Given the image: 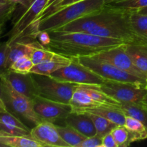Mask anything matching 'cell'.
I'll return each mask as SVG.
<instances>
[{
	"mask_svg": "<svg viewBox=\"0 0 147 147\" xmlns=\"http://www.w3.org/2000/svg\"><path fill=\"white\" fill-rule=\"evenodd\" d=\"M57 53L45 47L40 46L37 47L31 55V59L34 65L40 64L53 59Z\"/></svg>",
	"mask_w": 147,
	"mask_h": 147,
	"instance_id": "cell-29",
	"label": "cell"
},
{
	"mask_svg": "<svg viewBox=\"0 0 147 147\" xmlns=\"http://www.w3.org/2000/svg\"><path fill=\"white\" fill-rule=\"evenodd\" d=\"M125 49L134 65L147 77V46L126 43Z\"/></svg>",
	"mask_w": 147,
	"mask_h": 147,
	"instance_id": "cell-19",
	"label": "cell"
},
{
	"mask_svg": "<svg viewBox=\"0 0 147 147\" xmlns=\"http://www.w3.org/2000/svg\"><path fill=\"white\" fill-rule=\"evenodd\" d=\"M9 111L8 109H7L5 103L0 98V111Z\"/></svg>",
	"mask_w": 147,
	"mask_h": 147,
	"instance_id": "cell-39",
	"label": "cell"
},
{
	"mask_svg": "<svg viewBox=\"0 0 147 147\" xmlns=\"http://www.w3.org/2000/svg\"><path fill=\"white\" fill-rule=\"evenodd\" d=\"M0 79L2 83L4 92L3 100L7 109L9 107L13 112L34 126L42 121L34 110L32 100L16 91L4 77H0Z\"/></svg>",
	"mask_w": 147,
	"mask_h": 147,
	"instance_id": "cell-7",
	"label": "cell"
},
{
	"mask_svg": "<svg viewBox=\"0 0 147 147\" xmlns=\"http://www.w3.org/2000/svg\"><path fill=\"white\" fill-rule=\"evenodd\" d=\"M65 124H68L87 137L96 136L94 123L87 113L73 112L65 120Z\"/></svg>",
	"mask_w": 147,
	"mask_h": 147,
	"instance_id": "cell-16",
	"label": "cell"
},
{
	"mask_svg": "<svg viewBox=\"0 0 147 147\" xmlns=\"http://www.w3.org/2000/svg\"><path fill=\"white\" fill-rule=\"evenodd\" d=\"M34 110L42 121L56 123L63 121L71 113L72 108L70 104L59 103L37 96L32 100Z\"/></svg>",
	"mask_w": 147,
	"mask_h": 147,
	"instance_id": "cell-9",
	"label": "cell"
},
{
	"mask_svg": "<svg viewBox=\"0 0 147 147\" xmlns=\"http://www.w3.org/2000/svg\"><path fill=\"white\" fill-rule=\"evenodd\" d=\"M10 44L8 40L0 42V77L7 71V60L9 52Z\"/></svg>",
	"mask_w": 147,
	"mask_h": 147,
	"instance_id": "cell-31",
	"label": "cell"
},
{
	"mask_svg": "<svg viewBox=\"0 0 147 147\" xmlns=\"http://www.w3.org/2000/svg\"><path fill=\"white\" fill-rule=\"evenodd\" d=\"M71 59L70 64L56 70L50 76L59 81L78 85L100 86L104 82L103 78L81 64L77 57Z\"/></svg>",
	"mask_w": 147,
	"mask_h": 147,
	"instance_id": "cell-5",
	"label": "cell"
},
{
	"mask_svg": "<svg viewBox=\"0 0 147 147\" xmlns=\"http://www.w3.org/2000/svg\"><path fill=\"white\" fill-rule=\"evenodd\" d=\"M73 112L93 113V114L98 115L111 121L117 126H124L126 116L124 113L121 110L120 107H114V106H105V105L98 106V107L82 109V110Z\"/></svg>",
	"mask_w": 147,
	"mask_h": 147,
	"instance_id": "cell-17",
	"label": "cell"
},
{
	"mask_svg": "<svg viewBox=\"0 0 147 147\" xmlns=\"http://www.w3.org/2000/svg\"><path fill=\"white\" fill-rule=\"evenodd\" d=\"M92 57L108 62L123 71L128 72L134 76L147 80L146 76L142 73L133 63L130 56L125 49V44L105 50Z\"/></svg>",
	"mask_w": 147,
	"mask_h": 147,
	"instance_id": "cell-11",
	"label": "cell"
},
{
	"mask_svg": "<svg viewBox=\"0 0 147 147\" xmlns=\"http://www.w3.org/2000/svg\"><path fill=\"white\" fill-rule=\"evenodd\" d=\"M136 11L138 13V14H144V15H147V7L139 9H136Z\"/></svg>",
	"mask_w": 147,
	"mask_h": 147,
	"instance_id": "cell-40",
	"label": "cell"
},
{
	"mask_svg": "<svg viewBox=\"0 0 147 147\" xmlns=\"http://www.w3.org/2000/svg\"><path fill=\"white\" fill-rule=\"evenodd\" d=\"M124 126L130 133L133 142L147 139L146 127L138 119L126 116Z\"/></svg>",
	"mask_w": 147,
	"mask_h": 147,
	"instance_id": "cell-25",
	"label": "cell"
},
{
	"mask_svg": "<svg viewBox=\"0 0 147 147\" xmlns=\"http://www.w3.org/2000/svg\"><path fill=\"white\" fill-rule=\"evenodd\" d=\"M102 138L97 134L91 137H87L78 147H102Z\"/></svg>",
	"mask_w": 147,
	"mask_h": 147,
	"instance_id": "cell-33",
	"label": "cell"
},
{
	"mask_svg": "<svg viewBox=\"0 0 147 147\" xmlns=\"http://www.w3.org/2000/svg\"><path fill=\"white\" fill-rule=\"evenodd\" d=\"M3 33V27H0V38H1V36Z\"/></svg>",
	"mask_w": 147,
	"mask_h": 147,
	"instance_id": "cell-44",
	"label": "cell"
},
{
	"mask_svg": "<svg viewBox=\"0 0 147 147\" xmlns=\"http://www.w3.org/2000/svg\"><path fill=\"white\" fill-rule=\"evenodd\" d=\"M0 2L1 3H7V2H9V0H0ZM11 2V1H10Z\"/></svg>",
	"mask_w": 147,
	"mask_h": 147,
	"instance_id": "cell-45",
	"label": "cell"
},
{
	"mask_svg": "<svg viewBox=\"0 0 147 147\" xmlns=\"http://www.w3.org/2000/svg\"><path fill=\"white\" fill-rule=\"evenodd\" d=\"M96 87L120 103H142L147 93L146 86L109 80Z\"/></svg>",
	"mask_w": 147,
	"mask_h": 147,
	"instance_id": "cell-8",
	"label": "cell"
},
{
	"mask_svg": "<svg viewBox=\"0 0 147 147\" xmlns=\"http://www.w3.org/2000/svg\"><path fill=\"white\" fill-rule=\"evenodd\" d=\"M30 38L31 37H24L13 42L10 44L9 52L6 65L7 70L11 65L20 57L24 56L31 57V55L32 54L33 51L37 47L41 46L37 40H34V41H30L29 40Z\"/></svg>",
	"mask_w": 147,
	"mask_h": 147,
	"instance_id": "cell-14",
	"label": "cell"
},
{
	"mask_svg": "<svg viewBox=\"0 0 147 147\" xmlns=\"http://www.w3.org/2000/svg\"><path fill=\"white\" fill-rule=\"evenodd\" d=\"M106 0H82L57 10L39 21L37 31H53L103 8Z\"/></svg>",
	"mask_w": 147,
	"mask_h": 147,
	"instance_id": "cell-3",
	"label": "cell"
},
{
	"mask_svg": "<svg viewBox=\"0 0 147 147\" xmlns=\"http://www.w3.org/2000/svg\"><path fill=\"white\" fill-rule=\"evenodd\" d=\"M142 103L143 105H144V106H146L147 107V93H146V94L145 95V96H144V98L143 100H142Z\"/></svg>",
	"mask_w": 147,
	"mask_h": 147,
	"instance_id": "cell-43",
	"label": "cell"
},
{
	"mask_svg": "<svg viewBox=\"0 0 147 147\" xmlns=\"http://www.w3.org/2000/svg\"><path fill=\"white\" fill-rule=\"evenodd\" d=\"M94 123L95 128L96 130V134L101 137L104 136L107 134L111 132V131L116 127L117 125L111 121L106 119L104 117L93 114V113H87Z\"/></svg>",
	"mask_w": 147,
	"mask_h": 147,
	"instance_id": "cell-26",
	"label": "cell"
},
{
	"mask_svg": "<svg viewBox=\"0 0 147 147\" xmlns=\"http://www.w3.org/2000/svg\"><path fill=\"white\" fill-rule=\"evenodd\" d=\"M9 1L13 3H15V4H19L20 5H22V7H24L25 9H27L30 6V4H32L33 0H9Z\"/></svg>",
	"mask_w": 147,
	"mask_h": 147,
	"instance_id": "cell-37",
	"label": "cell"
},
{
	"mask_svg": "<svg viewBox=\"0 0 147 147\" xmlns=\"http://www.w3.org/2000/svg\"><path fill=\"white\" fill-rule=\"evenodd\" d=\"M77 58L81 64L93 70L104 80L147 86V80L134 76L128 72L123 71L108 62L95 58L92 56L80 57Z\"/></svg>",
	"mask_w": 147,
	"mask_h": 147,
	"instance_id": "cell-6",
	"label": "cell"
},
{
	"mask_svg": "<svg viewBox=\"0 0 147 147\" xmlns=\"http://www.w3.org/2000/svg\"><path fill=\"white\" fill-rule=\"evenodd\" d=\"M111 133L114 138L117 147L129 146L133 143L131 136L124 126H116Z\"/></svg>",
	"mask_w": 147,
	"mask_h": 147,
	"instance_id": "cell-27",
	"label": "cell"
},
{
	"mask_svg": "<svg viewBox=\"0 0 147 147\" xmlns=\"http://www.w3.org/2000/svg\"><path fill=\"white\" fill-rule=\"evenodd\" d=\"M61 1V0H58V1H57V2H55V4H53V5H55V4H57V3H58V2H59V1ZM53 6H52V7H53ZM44 14H45V13H44Z\"/></svg>",
	"mask_w": 147,
	"mask_h": 147,
	"instance_id": "cell-46",
	"label": "cell"
},
{
	"mask_svg": "<svg viewBox=\"0 0 147 147\" xmlns=\"http://www.w3.org/2000/svg\"><path fill=\"white\" fill-rule=\"evenodd\" d=\"M56 127L62 139L70 147H78L83 140L87 138V136L82 134L80 132L68 124H65L64 126L56 125Z\"/></svg>",
	"mask_w": 147,
	"mask_h": 147,
	"instance_id": "cell-22",
	"label": "cell"
},
{
	"mask_svg": "<svg viewBox=\"0 0 147 147\" xmlns=\"http://www.w3.org/2000/svg\"><path fill=\"white\" fill-rule=\"evenodd\" d=\"M39 90V96L59 103L70 104L73 93L79 85L62 82L51 76L32 73Z\"/></svg>",
	"mask_w": 147,
	"mask_h": 147,
	"instance_id": "cell-4",
	"label": "cell"
},
{
	"mask_svg": "<svg viewBox=\"0 0 147 147\" xmlns=\"http://www.w3.org/2000/svg\"><path fill=\"white\" fill-rule=\"evenodd\" d=\"M57 1H58V0H49V1H48V2H47V6H46L45 9V10H44V11H43V12L42 13V14H41V15H40V17H41V16L42 15V14H44V13H45L46 11H47V10H48L49 9H50V7H51L52 6H53V4H55V2H57ZM39 19H40V18H39ZM38 21H39V20H38Z\"/></svg>",
	"mask_w": 147,
	"mask_h": 147,
	"instance_id": "cell-38",
	"label": "cell"
},
{
	"mask_svg": "<svg viewBox=\"0 0 147 147\" xmlns=\"http://www.w3.org/2000/svg\"><path fill=\"white\" fill-rule=\"evenodd\" d=\"M131 23L142 45L147 46V15L138 14L133 10L131 14Z\"/></svg>",
	"mask_w": 147,
	"mask_h": 147,
	"instance_id": "cell-23",
	"label": "cell"
},
{
	"mask_svg": "<svg viewBox=\"0 0 147 147\" xmlns=\"http://www.w3.org/2000/svg\"><path fill=\"white\" fill-rule=\"evenodd\" d=\"M70 105L72 108V111L103 106L95 101L80 85H79L73 93Z\"/></svg>",
	"mask_w": 147,
	"mask_h": 147,
	"instance_id": "cell-20",
	"label": "cell"
},
{
	"mask_svg": "<svg viewBox=\"0 0 147 147\" xmlns=\"http://www.w3.org/2000/svg\"><path fill=\"white\" fill-rule=\"evenodd\" d=\"M17 4L13 2H0V27H4V24L9 20L15 11Z\"/></svg>",
	"mask_w": 147,
	"mask_h": 147,
	"instance_id": "cell-30",
	"label": "cell"
},
{
	"mask_svg": "<svg viewBox=\"0 0 147 147\" xmlns=\"http://www.w3.org/2000/svg\"><path fill=\"white\" fill-rule=\"evenodd\" d=\"M0 147H6V146H4V145H3V144H0Z\"/></svg>",
	"mask_w": 147,
	"mask_h": 147,
	"instance_id": "cell-47",
	"label": "cell"
},
{
	"mask_svg": "<svg viewBox=\"0 0 147 147\" xmlns=\"http://www.w3.org/2000/svg\"><path fill=\"white\" fill-rule=\"evenodd\" d=\"M71 61V57H66L63 55L57 53L56 55L51 60L40 64L34 65L30 73L50 76L56 70L70 64Z\"/></svg>",
	"mask_w": 147,
	"mask_h": 147,
	"instance_id": "cell-18",
	"label": "cell"
},
{
	"mask_svg": "<svg viewBox=\"0 0 147 147\" xmlns=\"http://www.w3.org/2000/svg\"><path fill=\"white\" fill-rule=\"evenodd\" d=\"M1 77H4L16 91L32 100L39 96L38 88L31 73L24 74L7 70Z\"/></svg>",
	"mask_w": 147,
	"mask_h": 147,
	"instance_id": "cell-13",
	"label": "cell"
},
{
	"mask_svg": "<svg viewBox=\"0 0 147 147\" xmlns=\"http://www.w3.org/2000/svg\"><path fill=\"white\" fill-rule=\"evenodd\" d=\"M82 1V0H61V1H59L58 3H57V4L53 5L52 7H50V8L49 9L47 10L44 14H42V15L40 17V18L39 19V21H40V20H42V18H44V17H46L47 15L54 12V11H57V10H59L60 9L63 8V7H66V6H68L70 5V4H73V3L77 2V1Z\"/></svg>",
	"mask_w": 147,
	"mask_h": 147,
	"instance_id": "cell-34",
	"label": "cell"
},
{
	"mask_svg": "<svg viewBox=\"0 0 147 147\" xmlns=\"http://www.w3.org/2000/svg\"><path fill=\"white\" fill-rule=\"evenodd\" d=\"M48 32L51 40L45 48L68 57L93 56L126 43L118 39L80 32L51 31Z\"/></svg>",
	"mask_w": 147,
	"mask_h": 147,
	"instance_id": "cell-2",
	"label": "cell"
},
{
	"mask_svg": "<svg viewBox=\"0 0 147 147\" xmlns=\"http://www.w3.org/2000/svg\"><path fill=\"white\" fill-rule=\"evenodd\" d=\"M146 88H147V86H146Z\"/></svg>",
	"mask_w": 147,
	"mask_h": 147,
	"instance_id": "cell-48",
	"label": "cell"
},
{
	"mask_svg": "<svg viewBox=\"0 0 147 147\" xmlns=\"http://www.w3.org/2000/svg\"><path fill=\"white\" fill-rule=\"evenodd\" d=\"M0 144L10 147H43L31 136H20L0 131Z\"/></svg>",
	"mask_w": 147,
	"mask_h": 147,
	"instance_id": "cell-21",
	"label": "cell"
},
{
	"mask_svg": "<svg viewBox=\"0 0 147 147\" xmlns=\"http://www.w3.org/2000/svg\"><path fill=\"white\" fill-rule=\"evenodd\" d=\"M49 0H33L30 7L17 19L12 29L9 32V44L23 38L30 27L34 22H38L39 18L47 6Z\"/></svg>",
	"mask_w": 147,
	"mask_h": 147,
	"instance_id": "cell-10",
	"label": "cell"
},
{
	"mask_svg": "<svg viewBox=\"0 0 147 147\" xmlns=\"http://www.w3.org/2000/svg\"><path fill=\"white\" fill-rule=\"evenodd\" d=\"M36 40L42 47H46L50 42V35L47 31H39L35 37Z\"/></svg>",
	"mask_w": 147,
	"mask_h": 147,
	"instance_id": "cell-35",
	"label": "cell"
},
{
	"mask_svg": "<svg viewBox=\"0 0 147 147\" xmlns=\"http://www.w3.org/2000/svg\"><path fill=\"white\" fill-rule=\"evenodd\" d=\"M0 131L20 136H30V129L9 111H0Z\"/></svg>",
	"mask_w": 147,
	"mask_h": 147,
	"instance_id": "cell-15",
	"label": "cell"
},
{
	"mask_svg": "<svg viewBox=\"0 0 147 147\" xmlns=\"http://www.w3.org/2000/svg\"><path fill=\"white\" fill-rule=\"evenodd\" d=\"M34 65L32 60L31 57L24 56V57H21L17 59V60H15L11 65V66L9 67L8 70L26 74V73H30Z\"/></svg>",
	"mask_w": 147,
	"mask_h": 147,
	"instance_id": "cell-28",
	"label": "cell"
},
{
	"mask_svg": "<svg viewBox=\"0 0 147 147\" xmlns=\"http://www.w3.org/2000/svg\"><path fill=\"white\" fill-rule=\"evenodd\" d=\"M30 136L43 147H70L60 136L56 125L51 122L42 121L34 126L30 130Z\"/></svg>",
	"mask_w": 147,
	"mask_h": 147,
	"instance_id": "cell-12",
	"label": "cell"
},
{
	"mask_svg": "<svg viewBox=\"0 0 147 147\" xmlns=\"http://www.w3.org/2000/svg\"><path fill=\"white\" fill-rule=\"evenodd\" d=\"M120 109L127 116L140 121L147 129V107L142 103H121Z\"/></svg>",
	"mask_w": 147,
	"mask_h": 147,
	"instance_id": "cell-24",
	"label": "cell"
},
{
	"mask_svg": "<svg viewBox=\"0 0 147 147\" xmlns=\"http://www.w3.org/2000/svg\"><path fill=\"white\" fill-rule=\"evenodd\" d=\"M102 147H117L114 138L111 132L102 138Z\"/></svg>",
	"mask_w": 147,
	"mask_h": 147,
	"instance_id": "cell-36",
	"label": "cell"
},
{
	"mask_svg": "<svg viewBox=\"0 0 147 147\" xmlns=\"http://www.w3.org/2000/svg\"><path fill=\"white\" fill-rule=\"evenodd\" d=\"M109 4L121 7V8L128 9L136 10L147 7V0H126V1H119V2Z\"/></svg>",
	"mask_w": 147,
	"mask_h": 147,
	"instance_id": "cell-32",
	"label": "cell"
},
{
	"mask_svg": "<svg viewBox=\"0 0 147 147\" xmlns=\"http://www.w3.org/2000/svg\"><path fill=\"white\" fill-rule=\"evenodd\" d=\"M126 1V0H106V4H112V3H116V2H119V1Z\"/></svg>",
	"mask_w": 147,
	"mask_h": 147,
	"instance_id": "cell-42",
	"label": "cell"
},
{
	"mask_svg": "<svg viewBox=\"0 0 147 147\" xmlns=\"http://www.w3.org/2000/svg\"><path fill=\"white\" fill-rule=\"evenodd\" d=\"M132 11L111 4H105L100 10L67 23L53 31L86 32L118 39L130 44L141 45L131 23Z\"/></svg>",
	"mask_w": 147,
	"mask_h": 147,
	"instance_id": "cell-1",
	"label": "cell"
},
{
	"mask_svg": "<svg viewBox=\"0 0 147 147\" xmlns=\"http://www.w3.org/2000/svg\"><path fill=\"white\" fill-rule=\"evenodd\" d=\"M0 98L1 100H4V92H3V88H2V83L0 79ZM4 101V100H3Z\"/></svg>",
	"mask_w": 147,
	"mask_h": 147,
	"instance_id": "cell-41",
	"label": "cell"
}]
</instances>
